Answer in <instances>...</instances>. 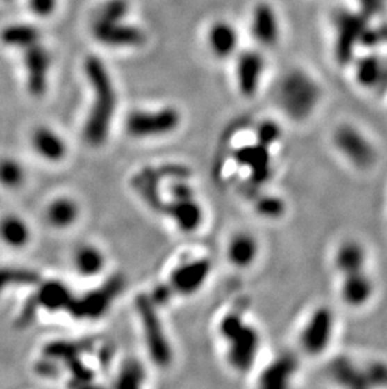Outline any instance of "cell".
<instances>
[{"label": "cell", "mask_w": 387, "mask_h": 389, "mask_svg": "<svg viewBox=\"0 0 387 389\" xmlns=\"http://www.w3.org/2000/svg\"><path fill=\"white\" fill-rule=\"evenodd\" d=\"M85 77L92 87L94 101L85 125V138L90 144L99 145L105 141L116 110V90L111 74L102 61L90 56L85 61Z\"/></svg>", "instance_id": "obj_1"}, {"label": "cell", "mask_w": 387, "mask_h": 389, "mask_svg": "<svg viewBox=\"0 0 387 389\" xmlns=\"http://www.w3.org/2000/svg\"><path fill=\"white\" fill-rule=\"evenodd\" d=\"M321 97L318 82L301 70L287 73L277 90V101L281 110L295 122L308 120L315 113Z\"/></svg>", "instance_id": "obj_2"}, {"label": "cell", "mask_w": 387, "mask_h": 389, "mask_svg": "<svg viewBox=\"0 0 387 389\" xmlns=\"http://www.w3.org/2000/svg\"><path fill=\"white\" fill-rule=\"evenodd\" d=\"M220 331L229 342V360L236 370L247 372L256 362L261 339L254 328L244 323L238 312H231L224 317Z\"/></svg>", "instance_id": "obj_3"}, {"label": "cell", "mask_w": 387, "mask_h": 389, "mask_svg": "<svg viewBox=\"0 0 387 389\" xmlns=\"http://www.w3.org/2000/svg\"><path fill=\"white\" fill-rule=\"evenodd\" d=\"M332 144L337 154L356 170L366 172L377 163L379 154L372 140L356 126H337L332 135Z\"/></svg>", "instance_id": "obj_4"}, {"label": "cell", "mask_w": 387, "mask_h": 389, "mask_svg": "<svg viewBox=\"0 0 387 389\" xmlns=\"http://www.w3.org/2000/svg\"><path fill=\"white\" fill-rule=\"evenodd\" d=\"M336 333V315L326 306H315L303 321L298 334V345L304 356L320 358L329 351L334 344Z\"/></svg>", "instance_id": "obj_5"}, {"label": "cell", "mask_w": 387, "mask_h": 389, "mask_svg": "<svg viewBox=\"0 0 387 389\" xmlns=\"http://www.w3.org/2000/svg\"><path fill=\"white\" fill-rule=\"evenodd\" d=\"M332 378L349 388H381L387 387V364L372 362L354 363L349 358H338L331 365Z\"/></svg>", "instance_id": "obj_6"}, {"label": "cell", "mask_w": 387, "mask_h": 389, "mask_svg": "<svg viewBox=\"0 0 387 389\" xmlns=\"http://www.w3.org/2000/svg\"><path fill=\"white\" fill-rule=\"evenodd\" d=\"M180 125L176 109L165 107L156 111H135L126 121V129L135 138H154L170 134Z\"/></svg>", "instance_id": "obj_7"}, {"label": "cell", "mask_w": 387, "mask_h": 389, "mask_svg": "<svg viewBox=\"0 0 387 389\" xmlns=\"http://www.w3.org/2000/svg\"><path fill=\"white\" fill-rule=\"evenodd\" d=\"M366 17L361 13L341 10L336 14V60L340 65H347L354 57L356 47L360 45L361 35L368 26Z\"/></svg>", "instance_id": "obj_8"}, {"label": "cell", "mask_w": 387, "mask_h": 389, "mask_svg": "<svg viewBox=\"0 0 387 389\" xmlns=\"http://www.w3.org/2000/svg\"><path fill=\"white\" fill-rule=\"evenodd\" d=\"M138 311L144 325L146 343L154 360L160 365H166L170 362L171 351L169 343L165 337L163 325L160 323L152 299L140 296L138 299Z\"/></svg>", "instance_id": "obj_9"}, {"label": "cell", "mask_w": 387, "mask_h": 389, "mask_svg": "<svg viewBox=\"0 0 387 389\" xmlns=\"http://www.w3.org/2000/svg\"><path fill=\"white\" fill-rule=\"evenodd\" d=\"M376 294L374 278L368 269L338 276V295L345 306L352 310L366 308Z\"/></svg>", "instance_id": "obj_10"}, {"label": "cell", "mask_w": 387, "mask_h": 389, "mask_svg": "<svg viewBox=\"0 0 387 389\" xmlns=\"http://www.w3.org/2000/svg\"><path fill=\"white\" fill-rule=\"evenodd\" d=\"M93 35L101 45L110 48H131L141 46L145 42L144 31L138 26L122 22L94 20Z\"/></svg>", "instance_id": "obj_11"}, {"label": "cell", "mask_w": 387, "mask_h": 389, "mask_svg": "<svg viewBox=\"0 0 387 389\" xmlns=\"http://www.w3.org/2000/svg\"><path fill=\"white\" fill-rule=\"evenodd\" d=\"M23 63L26 68V87L34 97H40L48 88V76L52 65L51 53L40 43L26 48Z\"/></svg>", "instance_id": "obj_12"}, {"label": "cell", "mask_w": 387, "mask_h": 389, "mask_svg": "<svg viewBox=\"0 0 387 389\" xmlns=\"http://www.w3.org/2000/svg\"><path fill=\"white\" fill-rule=\"evenodd\" d=\"M121 285L122 283L120 278H113L104 289L93 291L79 300L72 299L68 310L73 317L81 319H96L101 317L121 290Z\"/></svg>", "instance_id": "obj_13"}, {"label": "cell", "mask_w": 387, "mask_h": 389, "mask_svg": "<svg viewBox=\"0 0 387 389\" xmlns=\"http://www.w3.org/2000/svg\"><path fill=\"white\" fill-rule=\"evenodd\" d=\"M265 61L258 51H244L236 60V82L245 97L256 95L261 86Z\"/></svg>", "instance_id": "obj_14"}, {"label": "cell", "mask_w": 387, "mask_h": 389, "mask_svg": "<svg viewBox=\"0 0 387 389\" xmlns=\"http://www.w3.org/2000/svg\"><path fill=\"white\" fill-rule=\"evenodd\" d=\"M368 262V248L361 241L354 238L343 239L334 252V269L337 276L370 269Z\"/></svg>", "instance_id": "obj_15"}, {"label": "cell", "mask_w": 387, "mask_h": 389, "mask_svg": "<svg viewBox=\"0 0 387 389\" xmlns=\"http://www.w3.org/2000/svg\"><path fill=\"white\" fill-rule=\"evenodd\" d=\"M236 159L239 164L249 168L252 184L254 186L265 184L270 180L272 161L268 146L261 143H256V145L244 146L236 152Z\"/></svg>", "instance_id": "obj_16"}, {"label": "cell", "mask_w": 387, "mask_h": 389, "mask_svg": "<svg viewBox=\"0 0 387 389\" xmlns=\"http://www.w3.org/2000/svg\"><path fill=\"white\" fill-rule=\"evenodd\" d=\"M250 31L261 46H274L279 40V22L274 8L268 3H258L252 13Z\"/></svg>", "instance_id": "obj_17"}, {"label": "cell", "mask_w": 387, "mask_h": 389, "mask_svg": "<svg viewBox=\"0 0 387 389\" xmlns=\"http://www.w3.org/2000/svg\"><path fill=\"white\" fill-rule=\"evenodd\" d=\"M211 270V264L205 260L194 261L191 264H184L179 267L171 276V292L177 294H192L204 284L205 278Z\"/></svg>", "instance_id": "obj_18"}, {"label": "cell", "mask_w": 387, "mask_h": 389, "mask_svg": "<svg viewBox=\"0 0 387 389\" xmlns=\"http://www.w3.org/2000/svg\"><path fill=\"white\" fill-rule=\"evenodd\" d=\"M356 79L363 88L382 93L387 88V66L377 56H366L356 63Z\"/></svg>", "instance_id": "obj_19"}, {"label": "cell", "mask_w": 387, "mask_h": 389, "mask_svg": "<svg viewBox=\"0 0 387 389\" xmlns=\"http://www.w3.org/2000/svg\"><path fill=\"white\" fill-rule=\"evenodd\" d=\"M298 370L297 358L289 354L277 358L261 376V384L264 388H286L295 378Z\"/></svg>", "instance_id": "obj_20"}, {"label": "cell", "mask_w": 387, "mask_h": 389, "mask_svg": "<svg viewBox=\"0 0 387 389\" xmlns=\"http://www.w3.org/2000/svg\"><path fill=\"white\" fill-rule=\"evenodd\" d=\"M238 32L227 22H215L208 32V45L217 58H228L238 47Z\"/></svg>", "instance_id": "obj_21"}, {"label": "cell", "mask_w": 387, "mask_h": 389, "mask_svg": "<svg viewBox=\"0 0 387 389\" xmlns=\"http://www.w3.org/2000/svg\"><path fill=\"white\" fill-rule=\"evenodd\" d=\"M32 145L42 158L49 161H59L66 157L67 146L63 138L44 126L34 130Z\"/></svg>", "instance_id": "obj_22"}, {"label": "cell", "mask_w": 387, "mask_h": 389, "mask_svg": "<svg viewBox=\"0 0 387 389\" xmlns=\"http://www.w3.org/2000/svg\"><path fill=\"white\" fill-rule=\"evenodd\" d=\"M164 213L170 214L176 221L179 227L183 231L191 232L197 230L201 223L203 213L200 207L194 202V199L175 200L171 205H165Z\"/></svg>", "instance_id": "obj_23"}, {"label": "cell", "mask_w": 387, "mask_h": 389, "mask_svg": "<svg viewBox=\"0 0 387 389\" xmlns=\"http://www.w3.org/2000/svg\"><path fill=\"white\" fill-rule=\"evenodd\" d=\"M0 40L4 46L26 51V48L40 43V31L37 26L26 23L12 24L0 32Z\"/></svg>", "instance_id": "obj_24"}, {"label": "cell", "mask_w": 387, "mask_h": 389, "mask_svg": "<svg viewBox=\"0 0 387 389\" xmlns=\"http://www.w3.org/2000/svg\"><path fill=\"white\" fill-rule=\"evenodd\" d=\"M0 241L13 248H22L31 241V230L23 218L7 214L0 218Z\"/></svg>", "instance_id": "obj_25"}, {"label": "cell", "mask_w": 387, "mask_h": 389, "mask_svg": "<svg viewBox=\"0 0 387 389\" xmlns=\"http://www.w3.org/2000/svg\"><path fill=\"white\" fill-rule=\"evenodd\" d=\"M259 252V246L256 238L247 233L236 235L230 241L228 255L231 264L238 267H249L256 261Z\"/></svg>", "instance_id": "obj_26"}, {"label": "cell", "mask_w": 387, "mask_h": 389, "mask_svg": "<svg viewBox=\"0 0 387 389\" xmlns=\"http://www.w3.org/2000/svg\"><path fill=\"white\" fill-rule=\"evenodd\" d=\"M79 216V207L71 199H58L49 205L47 218L54 227H68Z\"/></svg>", "instance_id": "obj_27"}, {"label": "cell", "mask_w": 387, "mask_h": 389, "mask_svg": "<svg viewBox=\"0 0 387 389\" xmlns=\"http://www.w3.org/2000/svg\"><path fill=\"white\" fill-rule=\"evenodd\" d=\"M74 264L79 273H82L85 276H93V275H97L99 271L104 269L105 258L97 248L91 247V246H85V247L79 248L76 253Z\"/></svg>", "instance_id": "obj_28"}, {"label": "cell", "mask_w": 387, "mask_h": 389, "mask_svg": "<svg viewBox=\"0 0 387 389\" xmlns=\"http://www.w3.org/2000/svg\"><path fill=\"white\" fill-rule=\"evenodd\" d=\"M40 276L34 271L19 267H0V294L14 286L35 285Z\"/></svg>", "instance_id": "obj_29"}, {"label": "cell", "mask_w": 387, "mask_h": 389, "mask_svg": "<svg viewBox=\"0 0 387 389\" xmlns=\"http://www.w3.org/2000/svg\"><path fill=\"white\" fill-rule=\"evenodd\" d=\"M26 172L23 165L13 158L0 159V185L7 189H17L24 183Z\"/></svg>", "instance_id": "obj_30"}, {"label": "cell", "mask_w": 387, "mask_h": 389, "mask_svg": "<svg viewBox=\"0 0 387 389\" xmlns=\"http://www.w3.org/2000/svg\"><path fill=\"white\" fill-rule=\"evenodd\" d=\"M129 0H107L97 12L96 20L101 22H122L130 13Z\"/></svg>", "instance_id": "obj_31"}, {"label": "cell", "mask_w": 387, "mask_h": 389, "mask_svg": "<svg viewBox=\"0 0 387 389\" xmlns=\"http://www.w3.org/2000/svg\"><path fill=\"white\" fill-rule=\"evenodd\" d=\"M281 136H282V130L274 121H270V120L263 121L256 127L258 143L268 146V148L274 145L277 141L281 138Z\"/></svg>", "instance_id": "obj_32"}, {"label": "cell", "mask_w": 387, "mask_h": 389, "mask_svg": "<svg viewBox=\"0 0 387 389\" xmlns=\"http://www.w3.org/2000/svg\"><path fill=\"white\" fill-rule=\"evenodd\" d=\"M284 203L281 198L265 196L256 202V211L263 217L279 218L284 213Z\"/></svg>", "instance_id": "obj_33"}, {"label": "cell", "mask_w": 387, "mask_h": 389, "mask_svg": "<svg viewBox=\"0 0 387 389\" xmlns=\"http://www.w3.org/2000/svg\"><path fill=\"white\" fill-rule=\"evenodd\" d=\"M142 370L138 364H129L121 372V376L118 378V387H138L142 382Z\"/></svg>", "instance_id": "obj_34"}, {"label": "cell", "mask_w": 387, "mask_h": 389, "mask_svg": "<svg viewBox=\"0 0 387 389\" xmlns=\"http://www.w3.org/2000/svg\"><path fill=\"white\" fill-rule=\"evenodd\" d=\"M58 0H28V6L32 13L40 18H47L52 15L57 8Z\"/></svg>", "instance_id": "obj_35"}, {"label": "cell", "mask_w": 387, "mask_h": 389, "mask_svg": "<svg viewBox=\"0 0 387 389\" xmlns=\"http://www.w3.org/2000/svg\"><path fill=\"white\" fill-rule=\"evenodd\" d=\"M385 1L386 0H357L359 6L361 8V14L366 18L382 13L385 9Z\"/></svg>", "instance_id": "obj_36"}, {"label": "cell", "mask_w": 387, "mask_h": 389, "mask_svg": "<svg viewBox=\"0 0 387 389\" xmlns=\"http://www.w3.org/2000/svg\"><path fill=\"white\" fill-rule=\"evenodd\" d=\"M381 33H382V40H384V42H387V26L381 28Z\"/></svg>", "instance_id": "obj_37"}, {"label": "cell", "mask_w": 387, "mask_h": 389, "mask_svg": "<svg viewBox=\"0 0 387 389\" xmlns=\"http://www.w3.org/2000/svg\"><path fill=\"white\" fill-rule=\"evenodd\" d=\"M6 1H10V0H6Z\"/></svg>", "instance_id": "obj_38"}]
</instances>
